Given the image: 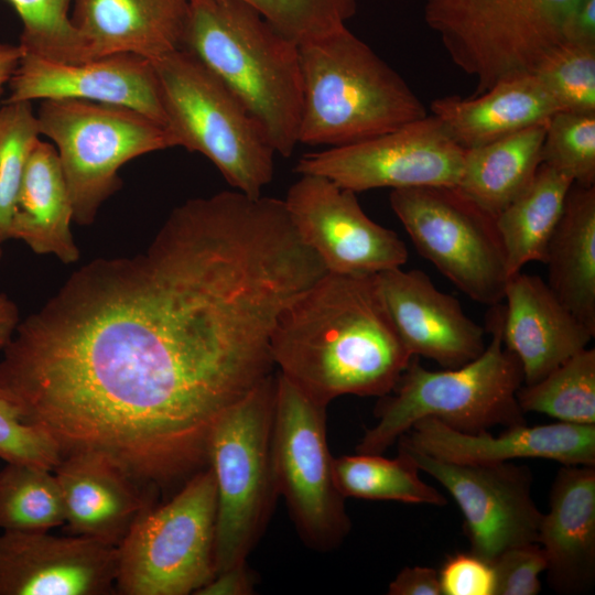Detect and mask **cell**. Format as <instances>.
Listing matches in <instances>:
<instances>
[{
    "label": "cell",
    "mask_w": 595,
    "mask_h": 595,
    "mask_svg": "<svg viewBox=\"0 0 595 595\" xmlns=\"http://www.w3.org/2000/svg\"><path fill=\"white\" fill-rule=\"evenodd\" d=\"M320 274L271 201L191 198L144 250L77 269L19 323L1 368L63 448L136 475L184 472L272 374L277 318Z\"/></svg>",
    "instance_id": "1"
},
{
    "label": "cell",
    "mask_w": 595,
    "mask_h": 595,
    "mask_svg": "<svg viewBox=\"0 0 595 595\" xmlns=\"http://www.w3.org/2000/svg\"><path fill=\"white\" fill-rule=\"evenodd\" d=\"M280 374L314 401L383 397L413 357L375 275L327 272L279 314L270 342Z\"/></svg>",
    "instance_id": "2"
},
{
    "label": "cell",
    "mask_w": 595,
    "mask_h": 595,
    "mask_svg": "<svg viewBox=\"0 0 595 595\" xmlns=\"http://www.w3.org/2000/svg\"><path fill=\"white\" fill-rule=\"evenodd\" d=\"M180 48L248 109L275 152L291 156L303 107L300 47L244 0H190Z\"/></svg>",
    "instance_id": "3"
},
{
    "label": "cell",
    "mask_w": 595,
    "mask_h": 595,
    "mask_svg": "<svg viewBox=\"0 0 595 595\" xmlns=\"http://www.w3.org/2000/svg\"><path fill=\"white\" fill-rule=\"evenodd\" d=\"M299 143L353 144L428 115L407 82L347 26L299 44Z\"/></svg>",
    "instance_id": "4"
},
{
    "label": "cell",
    "mask_w": 595,
    "mask_h": 595,
    "mask_svg": "<svg viewBox=\"0 0 595 595\" xmlns=\"http://www.w3.org/2000/svg\"><path fill=\"white\" fill-rule=\"evenodd\" d=\"M487 315L490 340L472 361L430 370L419 357L411 358L392 391L380 398L375 410L377 423L366 430L356 453L382 454L424 418L467 433L526 423L517 401L522 369L502 342L504 305H493Z\"/></svg>",
    "instance_id": "5"
},
{
    "label": "cell",
    "mask_w": 595,
    "mask_h": 595,
    "mask_svg": "<svg viewBox=\"0 0 595 595\" xmlns=\"http://www.w3.org/2000/svg\"><path fill=\"white\" fill-rule=\"evenodd\" d=\"M152 62L174 147L206 156L234 190L262 195L273 178L275 152L261 125L185 50Z\"/></svg>",
    "instance_id": "6"
},
{
    "label": "cell",
    "mask_w": 595,
    "mask_h": 595,
    "mask_svg": "<svg viewBox=\"0 0 595 595\" xmlns=\"http://www.w3.org/2000/svg\"><path fill=\"white\" fill-rule=\"evenodd\" d=\"M581 0H426L424 20L452 62L476 83L475 95L531 74L563 43Z\"/></svg>",
    "instance_id": "7"
},
{
    "label": "cell",
    "mask_w": 595,
    "mask_h": 595,
    "mask_svg": "<svg viewBox=\"0 0 595 595\" xmlns=\"http://www.w3.org/2000/svg\"><path fill=\"white\" fill-rule=\"evenodd\" d=\"M277 376L266 377L215 424L207 448L217 490L215 574L246 562L277 493L271 436Z\"/></svg>",
    "instance_id": "8"
},
{
    "label": "cell",
    "mask_w": 595,
    "mask_h": 595,
    "mask_svg": "<svg viewBox=\"0 0 595 595\" xmlns=\"http://www.w3.org/2000/svg\"><path fill=\"white\" fill-rule=\"evenodd\" d=\"M217 490L208 466L169 502L147 508L117 545L115 591L195 594L215 575Z\"/></svg>",
    "instance_id": "9"
},
{
    "label": "cell",
    "mask_w": 595,
    "mask_h": 595,
    "mask_svg": "<svg viewBox=\"0 0 595 595\" xmlns=\"http://www.w3.org/2000/svg\"><path fill=\"white\" fill-rule=\"evenodd\" d=\"M41 136L57 151L69 191L73 220L90 225L120 187L118 171L140 155L173 148L164 126L133 109L79 99L41 100Z\"/></svg>",
    "instance_id": "10"
},
{
    "label": "cell",
    "mask_w": 595,
    "mask_h": 595,
    "mask_svg": "<svg viewBox=\"0 0 595 595\" xmlns=\"http://www.w3.org/2000/svg\"><path fill=\"white\" fill-rule=\"evenodd\" d=\"M326 408L277 375L271 436L274 485L300 537L318 551L338 547L350 530L345 497L334 479Z\"/></svg>",
    "instance_id": "11"
},
{
    "label": "cell",
    "mask_w": 595,
    "mask_h": 595,
    "mask_svg": "<svg viewBox=\"0 0 595 595\" xmlns=\"http://www.w3.org/2000/svg\"><path fill=\"white\" fill-rule=\"evenodd\" d=\"M390 206L418 252L472 300H504L509 279L496 216L456 187L392 190Z\"/></svg>",
    "instance_id": "12"
},
{
    "label": "cell",
    "mask_w": 595,
    "mask_h": 595,
    "mask_svg": "<svg viewBox=\"0 0 595 595\" xmlns=\"http://www.w3.org/2000/svg\"><path fill=\"white\" fill-rule=\"evenodd\" d=\"M465 149L435 116L343 147L301 156L295 171L357 192L390 187H456Z\"/></svg>",
    "instance_id": "13"
},
{
    "label": "cell",
    "mask_w": 595,
    "mask_h": 595,
    "mask_svg": "<svg viewBox=\"0 0 595 595\" xmlns=\"http://www.w3.org/2000/svg\"><path fill=\"white\" fill-rule=\"evenodd\" d=\"M398 448L454 498L473 553L493 563L510 548L537 543L543 513L532 498V474L527 466L453 463L401 443Z\"/></svg>",
    "instance_id": "14"
},
{
    "label": "cell",
    "mask_w": 595,
    "mask_h": 595,
    "mask_svg": "<svg viewBox=\"0 0 595 595\" xmlns=\"http://www.w3.org/2000/svg\"><path fill=\"white\" fill-rule=\"evenodd\" d=\"M283 201L298 234L327 272L375 275L408 261L399 236L368 217L355 192L325 176L301 174Z\"/></svg>",
    "instance_id": "15"
},
{
    "label": "cell",
    "mask_w": 595,
    "mask_h": 595,
    "mask_svg": "<svg viewBox=\"0 0 595 595\" xmlns=\"http://www.w3.org/2000/svg\"><path fill=\"white\" fill-rule=\"evenodd\" d=\"M4 102L79 99L127 107L165 127L153 62L117 53L65 63L23 51Z\"/></svg>",
    "instance_id": "16"
},
{
    "label": "cell",
    "mask_w": 595,
    "mask_h": 595,
    "mask_svg": "<svg viewBox=\"0 0 595 595\" xmlns=\"http://www.w3.org/2000/svg\"><path fill=\"white\" fill-rule=\"evenodd\" d=\"M116 569L117 547L97 539L0 533V595H106Z\"/></svg>",
    "instance_id": "17"
},
{
    "label": "cell",
    "mask_w": 595,
    "mask_h": 595,
    "mask_svg": "<svg viewBox=\"0 0 595 595\" xmlns=\"http://www.w3.org/2000/svg\"><path fill=\"white\" fill-rule=\"evenodd\" d=\"M378 289L408 351L450 369L477 358L486 348V328L469 318L459 301L440 291L419 269L376 274Z\"/></svg>",
    "instance_id": "18"
},
{
    "label": "cell",
    "mask_w": 595,
    "mask_h": 595,
    "mask_svg": "<svg viewBox=\"0 0 595 595\" xmlns=\"http://www.w3.org/2000/svg\"><path fill=\"white\" fill-rule=\"evenodd\" d=\"M398 443L429 456L462 464H495L542 458L563 465L595 466V424L558 422L508 426L498 436L487 431H457L433 418L418 421Z\"/></svg>",
    "instance_id": "19"
},
{
    "label": "cell",
    "mask_w": 595,
    "mask_h": 595,
    "mask_svg": "<svg viewBox=\"0 0 595 595\" xmlns=\"http://www.w3.org/2000/svg\"><path fill=\"white\" fill-rule=\"evenodd\" d=\"M501 335L518 359L523 383H533L583 350L594 337L542 278L521 271L506 286Z\"/></svg>",
    "instance_id": "20"
},
{
    "label": "cell",
    "mask_w": 595,
    "mask_h": 595,
    "mask_svg": "<svg viewBox=\"0 0 595 595\" xmlns=\"http://www.w3.org/2000/svg\"><path fill=\"white\" fill-rule=\"evenodd\" d=\"M537 543L550 586L562 594L589 591L595 581V466L564 465L550 493Z\"/></svg>",
    "instance_id": "21"
},
{
    "label": "cell",
    "mask_w": 595,
    "mask_h": 595,
    "mask_svg": "<svg viewBox=\"0 0 595 595\" xmlns=\"http://www.w3.org/2000/svg\"><path fill=\"white\" fill-rule=\"evenodd\" d=\"M53 472L62 491L65 522L76 536L117 547L149 508L138 480L102 455H65Z\"/></svg>",
    "instance_id": "22"
},
{
    "label": "cell",
    "mask_w": 595,
    "mask_h": 595,
    "mask_svg": "<svg viewBox=\"0 0 595 595\" xmlns=\"http://www.w3.org/2000/svg\"><path fill=\"white\" fill-rule=\"evenodd\" d=\"M190 0H73L86 60L131 53L150 61L180 48Z\"/></svg>",
    "instance_id": "23"
},
{
    "label": "cell",
    "mask_w": 595,
    "mask_h": 595,
    "mask_svg": "<svg viewBox=\"0 0 595 595\" xmlns=\"http://www.w3.org/2000/svg\"><path fill=\"white\" fill-rule=\"evenodd\" d=\"M430 109L464 149L545 125L561 111L532 73L501 80L469 98H436Z\"/></svg>",
    "instance_id": "24"
},
{
    "label": "cell",
    "mask_w": 595,
    "mask_h": 595,
    "mask_svg": "<svg viewBox=\"0 0 595 595\" xmlns=\"http://www.w3.org/2000/svg\"><path fill=\"white\" fill-rule=\"evenodd\" d=\"M73 206L55 147L41 139L34 145L19 190L10 239H20L37 255L63 263L79 259L71 223Z\"/></svg>",
    "instance_id": "25"
},
{
    "label": "cell",
    "mask_w": 595,
    "mask_h": 595,
    "mask_svg": "<svg viewBox=\"0 0 595 595\" xmlns=\"http://www.w3.org/2000/svg\"><path fill=\"white\" fill-rule=\"evenodd\" d=\"M543 263L551 291L595 333V185H572Z\"/></svg>",
    "instance_id": "26"
},
{
    "label": "cell",
    "mask_w": 595,
    "mask_h": 595,
    "mask_svg": "<svg viewBox=\"0 0 595 595\" xmlns=\"http://www.w3.org/2000/svg\"><path fill=\"white\" fill-rule=\"evenodd\" d=\"M545 125L465 149L456 188L497 216L531 184L542 163Z\"/></svg>",
    "instance_id": "27"
},
{
    "label": "cell",
    "mask_w": 595,
    "mask_h": 595,
    "mask_svg": "<svg viewBox=\"0 0 595 595\" xmlns=\"http://www.w3.org/2000/svg\"><path fill=\"white\" fill-rule=\"evenodd\" d=\"M574 180L541 163L527 190L496 216L509 277L533 261L543 263Z\"/></svg>",
    "instance_id": "28"
},
{
    "label": "cell",
    "mask_w": 595,
    "mask_h": 595,
    "mask_svg": "<svg viewBox=\"0 0 595 595\" xmlns=\"http://www.w3.org/2000/svg\"><path fill=\"white\" fill-rule=\"evenodd\" d=\"M396 458L381 454L343 455L333 459L337 489L345 497L444 506L447 499L424 483L415 462L401 448Z\"/></svg>",
    "instance_id": "29"
},
{
    "label": "cell",
    "mask_w": 595,
    "mask_h": 595,
    "mask_svg": "<svg viewBox=\"0 0 595 595\" xmlns=\"http://www.w3.org/2000/svg\"><path fill=\"white\" fill-rule=\"evenodd\" d=\"M521 410L559 422L595 424V349L584 348L540 380L517 392Z\"/></svg>",
    "instance_id": "30"
},
{
    "label": "cell",
    "mask_w": 595,
    "mask_h": 595,
    "mask_svg": "<svg viewBox=\"0 0 595 595\" xmlns=\"http://www.w3.org/2000/svg\"><path fill=\"white\" fill-rule=\"evenodd\" d=\"M64 522L63 497L54 472L7 463L0 470V529L47 531Z\"/></svg>",
    "instance_id": "31"
},
{
    "label": "cell",
    "mask_w": 595,
    "mask_h": 595,
    "mask_svg": "<svg viewBox=\"0 0 595 595\" xmlns=\"http://www.w3.org/2000/svg\"><path fill=\"white\" fill-rule=\"evenodd\" d=\"M32 102H4L0 107V241L10 239L19 190L31 152L40 140Z\"/></svg>",
    "instance_id": "32"
},
{
    "label": "cell",
    "mask_w": 595,
    "mask_h": 595,
    "mask_svg": "<svg viewBox=\"0 0 595 595\" xmlns=\"http://www.w3.org/2000/svg\"><path fill=\"white\" fill-rule=\"evenodd\" d=\"M22 23L19 45L45 58L86 61L84 42L71 18L73 0H7Z\"/></svg>",
    "instance_id": "33"
},
{
    "label": "cell",
    "mask_w": 595,
    "mask_h": 595,
    "mask_svg": "<svg viewBox=\"0 0 595 595\" xmlns=\"http://www.w3.org/2000/svg\"><path fill=\"white\" fill-rule=\"evenodd\" d=\"M532 74L560 110L595 112V46L563 42Z\"/></svg>",
    "instance_id": "34"
},
{
    "label": "cell",
    "mask_w": 595,
    "mask_h": 595,
    "mask_svg": "<svg viewBox=\"0 0 595 595\" xmlns=\"http://www.w3.org/2000/svg\"><path fill=\"white\" fill-rule=\"evenodd\" d=\"M541 160L574 183L594 186L595 112H555L545 126Z\"/></svg>",
    "instance_id": "35"
},
{
    "label": "cell",
    "mask_w": 595,
    "mask_h": 595,
    "mask_svg": "<svg viewBox=\"0 0 595 595\" xmlns=\"http://www.w3.org/2000/svg\"><path fill=\"white\" fill-rule=\"evenodd\" d=\"M279 32L302 44L346 26L357 0H244Z\"/></svg>",
    "instance_id": "36"
},
{
    "label": "cell",
    "mask_w": 595,
    "mask_h": 595,
    "mask_svg": "<svg viewBox=\"0 0 595 595\" xmlns=\"http://www.w3.org/2000/svg\"><path fill=\"white\" fill-rule=\"evenodd\" d=\"M0 458L6 463L28 464L54 470L62 453L43 430L22 421L0 389Z\"/></svg>",
    "instance_id": "37"
},
{
    "label": "cell",
    "mask_w": 595,
    "mask_h": 595,
    "mask_svg": "<svg viewBox=\"0 0 595 595\" xmlns=\"http://www.w3.org/2000/svg\"><path fill=\"white\" fill-rule=\"evenodd\" d=\"M495 595H537L547 560L538 543L517 545L504 551L493 563Z\"/></svg>",
    "instance_id": "38"
},
{
    "label": "cell",
    "mask_w": 595,
    "mask_h": 595,
    "mask_svg": "<svg viewBox=\"0 0 595 595\" xmlns=\"http://www.w3.org/2000/svg\"><path fill=\"white\" fill-rule=\"evenodd\" d=\"M437 573L442 595H495L493 564L472 551L448 555Z\"/></svg>",
    "instance_id": "39"
},
{
    "label": "cell",
    "mask_w": 595,
    "mask_h": 595,
    "mask_svg": "<svg viewBox=\"0 0 595 595\" xmlns=\"http://www.w3.org/2000/svg\"><path fill=\"white\" fill-rule=\"evenodd\" d=\"M389 595H442L439 573L426 566L402 569L388 586Z\"/></svg>",
    "instance_id": "40"
},
{
    "label": "cell",
    "mask_w": 595,
    "mask_h": 595,
    "mask_svg": "<svg viewBox=\"0 0 595 595\" xmlns=\"http://www.w3.org/2000/svg\"><path fill=\"white\" fill-rule=\"evenodd\" d=\"M255 584L253 573L241 562L216 573L195 595H249Z\"/></svg>",
    "instance_id": "41"
},
{
    "label": "cell",
    "mask_w": 595,
    "mask_h": 595,
    "mask_svg": "<svg viewBox=\"0 0 595 595\" xmlns=\"http://www.w3.org/2000/svg\"><path fill=\"white\" fill-rule=\"evenodd\" d=\"M563 42L595 46V0H581L563 28Z\"/></svg>",
    "instance_id": "42"
},
{
    "label": "cell",
    "mask_w": 595,
    "mask_h": 595,
    "mask_svg": "<svg viewBox=\"0 0 595 595\" xmlns=\"http://www.w3.org/2000/svg\"><path fill=\"white\" fill-rule=\"evenodd\" d=\"M20 323L15 303L4 293H0V350L12 339Z\"/></svg>",
    "instance_id": "43"
},
{
    "label": "cell",
    "mask_w": 595,
    "mask_h": 595,
    "mask_svg": "<svg viewBox=\"0 0 595 595\" xmlns=\"http://www.w3.org/2000/svg\"><path fill=\"white\" fill-rule=\"evenodd\" d=\"M23 55L22 47L0 43V98L6 84H9Z\"/></svg>",
    "instance_id": "44"
},
{
    "label": "cell",
    "mask_w": 595,
    "mask_h": 595,
    "mask_svg": "<svg viewBox=\"0 0 595 595\" xmlns=\"http://www.w3.org/2000/svg\"><path fill=\"white\" fill-rule=\"evenodd\" d=\"M1 244H2V242L0 241V259H1V257H2Z\"/></svg>",
    "instance_id": "45"
}]
</instances>
